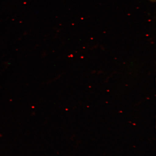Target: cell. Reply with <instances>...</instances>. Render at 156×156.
<instances>
[]
</instances>
